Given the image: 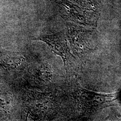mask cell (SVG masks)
<instances>
[{
  "instance_id": "2",
  "label": "cell",
  "mask_w": 121,
  "mask_h": 121,
  "mask_svg": "<svg viewBox=\"0 0 121 121\" xmlns=\"http://www.w3.org/2000/svg\"><path fill=\"white\" fill-rule=\"evenodd\" d=\"M5 64L10 67H16L17 65L21 63V59L20 57H9L4 60Z\"/></svg>"
},
{
  "instance_id": "1",
  "label": "cell",
  "mask_w": 121,
  "mask_h": 121,
  "mask_svg": "<svg viewBox=\"0 0 121 121\" xmlns=\"http://www.w3.org/2000/svg\"><path fill=\"white\" fill-rule=\"evenodd\" d=\"M42 40L45 42L50 46L52 50L57 54L60 55L62 57L64 56V49L61 45V43L59 42L58 40L55 38L48 36V37H44Z\"/></svg>"
}]
</instances>
